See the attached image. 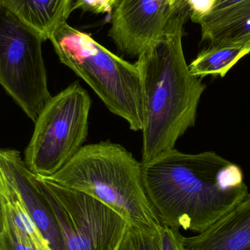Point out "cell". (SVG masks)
I'll return each mask as SVG.
<instances>
[{"label": "cell", "instance_id": "6da1fadb", "mask_svg": "<svg viewBox=\"0 0 250 250\" xmlns=\"http://www.w3.org/2000/svg\"><path fill=\"white\" fill-rule=\"evenodd\" d=\"M142 173L146 192L162 224L198 233L249 194L240 166L214 151L186 154L174 148L142 163Z\"/></svg>", "mask_w": 250, "mask_h": 250}, {"label": "cell", "instance_id": "7a4b0ae2", "mask_svg": "<svg viewBox=\"0 0 250 250\" xmlns=\"http://www.w3.org/2000/svg\"><path fill=\"white\" fill-rule=\"evenodd\" d=\"M188 4L175 7L163 35L138 57L144 91L142 163H149L174 149L175 144L195 124L206 86L189 71L184 54V25Z\"/></svg>", "mask_w": 250, "mask_h": 250}, {"label": "cell", "instance_id": "3957f363", "mask_svg": "<svg viewBox=\"0 0 250 250\" xmlns=\"http://www.w3.org/2000/svg\"><path fill=\"white\" fill-rule=\"evenodd\" d=\"M48 178L99 200L128 223L161 227L144 188L142 163L120 144L107 141L83 146Z\"/></svg>", "mask_w": 250, "mask_h": 250}, {"label": "cell", "instance_id": "277c9868", "mask_svg": "<svg viewBox=\"0 0 250 250\" xmlns=\"http://www.w3.org/2000/svg\"><path fill=\"white\" fill-rule=\"evenodd\" d=\"M49 41L60 61L83 79L111 113L125 120L132 130H142L144 91L135 64L116 55L67 22Z\"/></svg>", "mask_w": 250, "mask_h": 250}, {"label": "cell", "instance_id": "5b68a950", "mask_svg": "<svg viewBox=\"0 0 250 250\" xmlns=\"http://www.w3.org/2000/svg\"><path fill=\"white\" fill-rule=\"evenodd\" d=\"M91 105L78 81L50 98L25 150L23 160L32 173L51 177L79 152L87 137Z\"/></svg>", "mask_w": 250, "mask_h": 250}, {"label": "cell", "instance_id": "8992f818", "mask_svg": "<svg viewBox=\"0 0 250 250\" xmlns=\"http://www.w3.org/2000/svg\"><path fill=\"white\" fill-rule=\"evenodd\" d=\"M43 40L0 5V84L33 123L51 98Z\"/></svg>", "mask_w": 250, "mask_h": 250}, {"label": "cell", "instance_id": "52a82bcc", "mask_svg": "<svg viewBox=\"0 0 250 250\" xmlns=\"http://www.w3.org/2000/svg\"><path fill=\"white\" fill-rule=\"evenodd\" d=\"M58 222L65 250H117L128 223L99 200L35 175Z\"/></svg>", "mask_w": 250, "mask_h": 250}, {"label": "cell", "instance_id": "ba28073f", "mask_svg": "<svg viewBox=\"0 0 250 250\" xmlns=\"http://www.w3.org/2000/svg\"><path fill=\"white\" fill-rule=\"evenodd\" d=\"M174 10L170 0H118L108 36L119 51L138 57L163 35Z\"/></svg>", "mask_w": 250, "mask_h": 250}, {"label": "cell", "instance_id": "9c48e42d", "mask_svg": "<svg viewBox=\"0 0 250 250\" xmlns=\"http://www.w3.org/2000/svg\"><path fill=\"white\" fill-rule=\"evenodd\" d=\"M0 165L6 178L19 193L29 217L51 249L65 250L61 230L49 201L20 152L15 149H0Z\"/></svg>", "mask_w": 250, "mask_h": 250}, {"label": "cell", "instance_id": "30bf717a", "mask_svg": "<svg viewBox=\"0 0 250 250\" xmlns=\"http://www.w3.org/2000/svg\"><path fill=\"white\" fill-rule=\"evenodd\" d=\"M186 250H250V195L231 211L192 237L184 236Z\"/></svg>", "mask_w": 250, "mask_h": 250}, {"label": "cell", "instance_id": "8fae6325", "mask_svg": "<svg viewBox=\"0 0 250 250\" xmlns=\"http://www.w3.org/2000/svg\"><path fill=\"white\" fill-rule=\"evenodd\" d=\"M4 176L7 225L0 250H52L29 217L17 191Z\"/></svg>", "mask_w": 250, "mask_h": 250}, {"label": "cell", "instance_id": "7c38bea8", "mask_svg": "<svg viewBox=\"0 0 250 250\" xmlns=\"http://www.w3.org/2000/svg\"><path fill=\"white\" fill-rule=\"evenodd\" d=\"M201 28L202 41L209 45L250 44V0L192 21Z\"/></svg>", "mask_w": 250, "mask_h": 250}, {"label": "cell", "instance_id": "4fadbf2b", "mask_svg": "<svg viewBox=\"0 0 250 250\" xmlns=\"http://www.w3.org/2000/svg\"><path fill=\"white\" fill-rule=\"evenodd\" d=\"M75 0H1V5L36 32L43 41L63 23L73 10Z\"/></svg>", "mask_w": 250, "mask_h": 250}, {"label": "cell", "instance_id": "5bb4252c", "mask_svg": "<svg viewBox=\"0 0 250 250\" xmlns=\"http://www.w3.org/2000/svg\"><path fill=\"white\" fill-rule=\"evenodd\" d=\"M250 53V44L208 45L190 63L189 71L201 79L209 75L224 77L241 59Z\"/></svg>", "mask_w": 250, "mask_h": 250}, {"label": "cell", "instance_id": "9a60e30c", "mask_svg": "<svg viewBox=\"0 0 250 250\" xmlns=\"http://www.w3.org/2000/svg\"><path fill=\"white\" fill-rule=\"evenodd\" d=\"M117 250H161L160 229L128 223Z\"/></svg>", "mask_w": 250, "mask_h": 250}, {"label": "cell", "instance_id": "2e32d148", "mask_svg": "<svg viewBox=\"0 0 250 250\" xmlns=\"http://www.w3.org/2000/svg\"><path fill=\"white\" fill-rule=\"evenodd\" d=\"M160 232L161 250H186L179 229L162 224Z\"/></svg>", "mask_w": 250, "mask_h": 250}, {"label": "cell", "instance_id": "e0dca14e", "mask_svg": "<svg viewBox=\"0 0 250 250\" xmlns=\"http://www.w3.org/2000/svg\"><path fill=\"white\" fill-rule=\"evenodd\" d=\"M118 0H75L73 10L82 9L95 13H111Z\"/></svg>", "mask_w": 250, "mask_h": 250}, {"label": "cell", "instance_id": "ac0fdd59", "mask_svg": "<svg viewBox=\"0 0 250 250\" xmlns=\"http://www.w3.org/2000/svg\"><path fill=\"white\" fill-rule=\"evenodd\" d=\"M4 176L0 165V245L7 225V205L4 189Z\"/></svg>", "mask_w": 250, "mask_h": 250}, {"label": "cell", "instance_id": "d6986e66", "mask_svg": "<svg viewBox=\"0 0 250 250\" xmlns=\"http://www.w3.org/2000/svg\"><path fill=\"white\" fill-rule=\"evenodd\" d=\"M243 1H245V0H211L209 7L204 14H209V13L221 11V10L229 8V7L239 4V3ZM202 15H201V16H202Z\"/></svg>", "mask_w": 250, "mask_h": 250}, {"label": "cell", "instance_id": "ffe728a7", "mask_svg": "<svg viewBox=\"0 0 250 250\" xmlns=\"http://www.w3.org/2000/svg\"><path fill=\"white\" fill-rule=\"evenodd\" d=\"M179 0H170V3H171L172 5L174 7L175 4H176Z\"/></svg>", "mask_w": 250, "mask_h": 250}, {"label": "cell", "instance_id": "44dd1931", "mask_svg": "<svg viewBox=\"0 0 250 250\" xmlns=\"http://www.w3.org/2000/svg\"><path fill=\"white\" fill-rule=\"evenodd\" d=\"M1 0H0V5H1Z\"/></svg>", "mask_w": 250, "mask_h": 250}]
</instances>
